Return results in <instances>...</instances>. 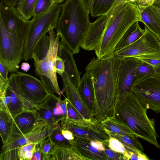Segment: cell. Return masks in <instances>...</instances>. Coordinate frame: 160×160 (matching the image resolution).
<instances>
[{"label":"cell","mask_w":160,"mask_h":160,"mask_svg":"<svg viewBox=\"0 0 160 160\" xmlns=\"http://www.w3.org/2000/svg\"><path fill=\"white\" fill-rule=\"evenodd\" d=\"M60 125L62 129L70 131L74 137L100 142L108 147L110 136L101 122L94 117L78 119L63 117Z\"/></svg>","instance_id":"8992f818"},{"label":"cell","mask_w":160,"mask_h":160,"mask_svg":"<svg viewBox=\"0 0 160 160\" xmlns=\"http://www.w3.org/2000/svg\"><path fill=\"white\" fill-rule=\"evenodd\" d=\"M83 160L70 147L54 146L45 160Z\"/></svg>","instance_id":"cb8c5ba5"},{"label":"cell","mask_w":160,"mask_h":160,"mask_svg":"<svg viewBox=\"0 0 160 160\" xmlns=\"http://www.w3.org/2000/svg\"><path fill=\"white\" fill-rule=\"evenodd\" d=\"M38 144L42 153V160H44L48 154H49L55 146L48 137L40 140Z\"/></svg>","instance_id":"d590c367"},{"label":"cell","mask_w":160,"mask_h":160,"mask_svg":"<svg viewBox=\"0 0 160 160\" xmlns=\"http://www.w3.org/2000/svg\"><path fill=\"white\" fill-rule=\"evenodd\" d=\"M14 122V118L9 112L0 108V134L3 144L10 136Z\"/></svg>","instance_id":"d4e9b609"},{"label":"cell","mask_w":160,"mask_h":160,"mask_svg":"<svg viewBox=\"0 0 160 160\" xmlns=\"http://www.w3.org/2000/svg\"><path fill=\"white\" fill-rule=\"evenodd\" d=\"M65 0H53L55 4H61Z\"/></svg>","instance_id":"680465c9"},{"label":"cell","mask_w":160,"mask_h":160,"mask_svg":"<svg viewBox=\"0 0 160 160\" xmlns=\"http://www.w3.org/2000/svg\"><path fill=\"white\" fill-rule=\"evenodd\" d=\"M132 91L145 108L160 112V73L137 80Z\"/></svg>","instance_id":"ba28073f"},{"label":"cell","mask_w":160,"mask_h":160,"mask_svg":"<svg viewBox=\"0 0 160 160\" xmlns=\"http://www.w3.org/2000/svg\"><path fill=\"white\" fill-rule=\"evenodd\" d=\"M54 66L56 72L60 76L64 72V63L63 59L57 56L54 61Z\"/></svg>","instance_id":"ab89813d"},{"label":"cell","mask_w":160,"mask_h":160,"mask_svg":"<svg viewBox=\"0 0 160 160\" xmlns=\"http://www.w3.org/2000/svg\"><path fill=\"white\" fill-rule=\"evenodd\" d=\"M8 80L9 86L6 94L10 96L11 102L8 107V109L14 118L24 110V105L18 86L16 73L11 74Z\"/></svg>","instance_id":"d6986e66"},{"label":"cell","mask_w":160,"mask_h":160,"mask_svg":"<svg viewBox=\"0 0 160 160\" xmlns=\"http://www.w3.org/2000/svg\"><path fill=\"white\" fill-rule=\"evenodd\" d=\"M156 72L153 66L145 62L142 61L136 70L137 80L152 75Z\"/></svg>","instance_id":"e575fe53"},{"label":"cell","mask_w":160,"mask_h":160,"mask_svg":"<svg viewBox=\"0 0 160 160\" xmlns=\"http://www.w3.org/2000/svg\"><path fill=\"white\" fill-rule=\"evenodd\" d=\"M116 0H94L90 14L92 17L107 14L113 8Z\"/></svg>","instance_id":"83f0119b"},{"label":"cell","mask_w":160,"mask_h":160,"mask_svg":"<svg viewBox=\"0 0 160 160\" xmlns=\"http://www.w3.org/2000/svg\"><path fill=\"white\" fill-rule=\"evenodd\" d=\"M36 0H20L16 8L21 16L28 20L33 15L34 5Z\"/></svg>","instance_id":"f1b7e54d"},{"label":"cell","mask_w":160,"mask_h":160,"mask_svg":"<svg viewBox=\"0 0 160 160\" xmlns=\"http://www.w3.org/2000/svg\"><path fill=\"white\" fill-rule=\"evenodd\" d=\"M14 121L12 133L7 141L29 134L48 124L34 110L22 111L14 118Z\"/></svg>","instance_id":"4fadbf2b"},{"label":"cell","mask_w":160,"mask_h":160,"mask_svg":"<svg viewBox=\"0 0 160 160\" xmlns=\"http://www.w3.org/2000/svg\"><path fill=\"white\" fill-rule=\"evenodd\" d=\"M60 108L62 113L63 116V117L67 118V112L65 99H64V100H62L61 103Z\"/></svg>","instance_id":"7dc6e473"},{"label":"cell","mask_w":160,"mask_h":160,"mask_svg":"<svg viewBox=\"0 0 160 160\" xmlns=\"http://www.w3.org/2000/svg\"><path fill=\"white\" fill-rule=\"evenodd\" d=\"M20 0H1L3 4L7 6H14Z\"/></svg>","instance_id":"681fc988"},{"label":"cell","mask_w":160,"mask_h":160,"mask_svg":"<svg viewBox=\"0 0 160 160\" xmlns=\"http://www.w3.org/2000/svg\"><path fill=\"white\" fill-rule=\"evenodd\" d=\"M138 160H148L149 159L148 158L145 153H139L138 154Z\"/></svg>","instance_id":"9f6ffc18"},{"label":"cell","mask_w":160,"mask_h":160,"mask_svg":"<svg viewBox=\"0 0 160 160\" xmlns=\"http://www.w3.org/2000/svg\"><path fill=\"white\" fill-rule=\"evenodd\" d=\"M157 0H140L138 3V5L147 6L152 4L153 2Z\"/></svg>","instance_id":"f907efd6"},{"label":"cell","mask_w":160,"mask_h":160,"mask_svg":"<svg viewBox=\"0 0 160 160\" xmlns=\"http://www.w3.org/2000/svg\"><path fill=\"white\" fill-rule=\"evenodd\" d=\"M107 131L110 137L118 139L128 150L133 152L137 155L139 153H144V149L137 136H128L108 131Z\"/></svg>","instance_id":"484cf974"},{"label":"cell","mask_w":160,"mask_h":160,"mask_svg":"<svg viewBox=\"0 0 160 160\" xmlns=\"http://www.w3.org/2000/svg\"><path fill=\"white\" fill-rule=\"evenodd\" d=\"M144 34L138 39L114 54L123 58L142 55H160V41L145 26Z\"/></svg>","instance_id":"30bf717a"},{"label":"cell","mask_w":160,"mask_h":160,"mask_svg":"<svg viewBox=\"0 0 160 160\" xmlns=\"http://www.w3.org/2000/svg\"><path fill=\"white\" fill-rule=\"evenodd\" d=\"M122 59L114 54L93 57L86 67L94 88V118L100 122L115 115L119 97L117 91L118 72Z\"/></svg>","instance_id":"6da1fadb"},{"label":"cell","mask_w":160,"mask_h":160,"mask_svg":"<svg viewBox=\"0 0 160 160\" xmlns=\"http://www.w3.org/2000/svg\"><path fill=\"white\" fill-rule=\"evenodd\" d=\"M51 141L55 146L61 147H70L69 141L62 133L60 123L57 124L48 135Z\"/></svg>","instance_id":"f546056e"},{"label":"cell","mask_w":160,"mask_h":160,"mask_svg":"<svg viewBox=\"0 0 160 160\" xmlns=\"http://www.w3.org/2000/svg\"><path fill=\"white\" fill-rule=\"evenodd\" d=\"M19 149L2 152L0 155V160H20L18 151Z\"/></svg>","instance_id":"8d00e7d4"},{"label":"cell","mask_w":160,"mask_h":160,"mask_svg":"<svg viewBox=\"0 0 160 160\" xmlns=\"http://www.w3.org/2000/svg\"><path fill=\"white\" fill-rule=\"evenodd\" d=\"M147 110L132 92L120 96L115 115L125 123L138 138L160 150L155 120L148 117Z\"/></svg>","instance_id":"7a4b0ae2"},{"label":"cell","mask_w":160,"mask_h":160,"mask_svg":"<svg viewBox=\"0 0 160 160\" xmlns=\"http://www.w3.org/2000/svg\"><path fill=\"white\" fill-rule=\"evenodd\" d=\"M157 72L160 73V65L155 69Z\"/></svg>","instance_id":"91938a15"},{"label":"cell","mask_w":160,"mask_h":160,"mask_svg":"<svg viewBox=\"0 0 160 160\" xmlns=\"http://www.w3.org/2000/svg\"><path fill=\"white\" fill-rule=\"evenodd\" d=\"M0 62L11 73H18L23 59L26 38L9 34L0 21Z\"/></svg>","instance_id":"52a82bcc"},{"label":"cell","mask_w":160,"mask_h":160,"mask_svg":"<svg viewBox=\"0 0 160 160\" xmlns=\"http://www.w3.org/2000/svg\"><path fill=\"white\" fill-rule=\"evenodd\" d=\"M62 133L64 138L68 140H73L74 138L72 133L68 130L62 129Z\"/></svg>","instance_id":"bcb514c9"},{"label":"cell","mask_w":160,"mask_h":160,"mask_svg":"<svg viewBox=\"0 0 160 160\" xmlns=\"http://www.w3.org/2000/svg\"><path fill=\"white\" fill-rule=\"evenodd\" d=\"M48 32L50 38V45L46 57L48 67L49 77L53 84L55 93L58 95H60L62 92L58 84L57 72L54 66V61L55 58L57 56L59 41L61 37L58 33L57 32L55 35V33L52 26L49 27Z\"/></svg>","instance_id":"ac0fdd59"},{"label":"cell","mask_w":160,"mask_h":160,"mask_svg":"<svg viewBox=\"0 0 160 160\" xmlns=\"http://www.w3.org/2000/svg\"><path fill=\"white\" fill-rule=\"evenodd\" d=\"M55 4L53 0H36L33 7V17L45 13Z\"/></svg>","instance_id":"d6a6232c"},{"label":"cell","mask_w":160,"mask_h":160,"mask_svg":"<svg viewBox=\"0 0 160 160\" xmlns=\"http://www.w3.org/2000/svg\"><path fill=\"white\" fill-rule=\"evenodd\" d=\"M32 142L28 138V136L24 135L18 138L8 140L2 148V152L19 149L22 147Z\"/></svg>","instance_id":"1f68e13d"},{"label":"cell","mask_w":160,"mask_h":160,"mask_svg":"<svg viewBox=\"0 0 160 160\" xmlns=\"http://www.w3.org/2000/svg\"><path fill=\"white\" fill-rule=\"evenodd\" d=\"M150 6L155 15L160 20V8L154 4Z\"/></svg>","instance_id":"c3c4849f"},{"label":"cell","mask_w":160,"mask_h":160,"mask_svg":"<svg viewBox=\"0 0 160 160\" xmlns=\"http://www.w3.org/2000/svg\"></svg>","instance_id":"6125c7cd"},{"label":"cell","mask_w":160,"mask_h":160,"mask_svg":"<svg viewBox=\"0 0 160 160\" xmlns=\"http://www.w3.org/2000/svg\"><path fill=\"white\" fill-rule=\"evenodd\" d=\"M142 62L134 57L123 58L118 71L117 82V91L119 97L132 92L133 86L137 80L136 70Z\"/></svg>","instance_id":"7c38bea8"},{"label":"cell","mask_w":160,"mask_h":160,"mask_svg":"<svg viewBox=\"0 0 160 160\" xmlns=\"http://www.w3.org/2000/svg\"><path fill=\"white\" fill-rule=\"evenodd\" d=\"M57 22V32L73 54H78L91 22L82 0H66Z\"/></svg>","instance_id":"3957f363"},{"label":"cell","mask_w":160,"mask_h":160,"mask_svg":"<svg viewBox=\"0 0 160 160\" xmlns=\"http://www.w3.org/2000/svg\"><path fill=\"white\" fill-rule=\"evenodd\" d=\"M113 9L91 23L84 37L81 48L88 51L95 50L99 43Z\"/></svg>","instance_id":"5bb4252c"},{"label":"cell","mask_w":160,"mask_h":160,"mask_svg":"<svg viewBox=\"0 0 160 160\" xmlns=\"http://www.w3.org/2000/svg\"><path fill=\"white\" fill-rule=\"evenodd\" d=\"M138 2L139 0H116L112 9L118 5L124 2H129L132 3H136L138 4Z\"/></svg>","instance_id":"816d5d0a"},{"label":"cell","mask_w":160,"mask_h":160,"mask_svg":"<svg viewBox=\"0 0 160 160\" xmlns=\"http://www.w3.org/2000/svg\"><path fill=\"white\" fill-rule=\"evenodd\" d=\"M100 122L107 131L128 136H137L125 123L115 115Z\"/></svg>","instance_id":"44dd1931"},{"label":"cell","mask_w":160,"mask_h":160,"mask_svg":"<svg viewBox=\"0 0 160 160\" xmlns=\"http://www.w3.org/2000/svg\"><path fill=\"white\" fill-rule=\"evenodd\" d=\"M50 45V37L46 34L38 42L34 48L33 52L36 53L40 60L43 59L48 54Z\"/></svg>","instance_id":"4dcf8cb0"},{"label":"cell","mask_w":160,"mask_h":160,"mask_svg":"<svg viewBox=\"0 0 160 160\" xmlns=\"http://www.w3.org/2000/svg\"><path fill=\"white\" fill-rule=\"evenodd\" d=\"M34 152L35 150L25 153L24 155L23 160H31Z\"/></svg>","instance_id":"f5cc1de1"},{"label":"cell","mask_w":160,"mask_h":160,"mask_svg":"<svg viewBox=\"0 0 160 160\" xmlns=\"http://www.w3.org/2000/svg\"><path fill=\"white\" fill-rule=\"evenodd\" d=\"M9 86V81H6L0 75V101H2L6 96Z\"/></svg>","instance_id":"b9f144b4"},{"label":"cell","mask_w":160,"mask_h":160,"mask_svg":"<svg viewBox=\"0 0 160 160\" xmlns=\"http://www.w3.org/2000/svg\"><path fill=\"white\" fill-rule=\"evenodd\" d=\"M8 69L2 62H0V75H1L5 80L8 81H9L8 78Z\"/></svg>","instance_id":"ee69618b"},{"label":"cell","mask_w":160,"mask_h":160,"mask_svg":"<svg viewBox=\"0 0 160 160\" xmlns=\"http://www.w3.org/2000/svg\"><path fill=\"white\" fill-rule=\"evenodd\" d=\"M113 8L102 38L94 50L97 58L114 54L116 45L128 29L135 22H142L137 4L124 2Z\"/></svg>","instance_id":"277c9868"},{"label":"cell","mask_w":160,"mask_h":160,"mask_svg":"<svg viewBox=\"0 0 160 160\" xmlns=\"http://www.w3.org/2000/svg\"><path fill=\"white\" fill-rule=\"evenodd\" d=\"M130 159L132 160H138V155L133 152L128 150Z\"/></svg>","instance_id":"11a10c76"},{"label":"cell","mask_w":160,"mask_h":160,"mask_svg":"<svg viewBox=\"0 0 160 160\" xmlns=\"http://www.w3.org/2000/svg\"><path fill=\"white\" fill-rule=\"evenodd\" d=\"M73 53L61 40L59 42L57 56L63 59L64 63V72L72 84L78 88L82 73L78 70L73 58Z\"/></svg>","instance_id":"e0dca14e"},{"label":"cell","mask_w":160,"mask_h":160,"mask_svg":"<svg viewBox=\"0 0 160 160\" xmlns=\"http://www.w3.org/2000/svg\"><path fill=\"white\" fill-rule=\"evenodd\" d=\"M39 142H31L21 147L19 149L18 151L20 160H23L24 155L26 152L35 150L36 147Z\"/></svg>","instance_id":"f35d334b"},{"label":"cell","mask_w":160,"mask_h":160,"mask_svg":"<svg viewBox=\"0 0 160 160\" xmlns=\"http://www.w3.org/2000/svg\"><path fill=\"white\" fill-rule=\"evenodd\" d=\"M30 68V64L28 62H23L21 65V69L24 71L27 72Z\"/></svg>","instance_id":"db71d44e"},{"label":"cell","mask_w":160,"mask_h":160,"mask_svg":"<svg viewBox=\"0 0 160 160\" xmlns=\"http://www.w3.org/2000/svg\"><path fill=\"white\" fill-rule=\"evenodd\" d=\"M94 0H82L85 8L89 14L91 12Z\"/></svg>","instance_id":"f6af8a7d"},{"label":"cell","mask_w":160,"mask_h":160,"mask_svg":"<svg viewBox=\"0 0 160 160\" xmlns=\"http://www.w3.org/2000/svg\"><path fill=\"white\" fill-rule=\"evenodd\" d=\"M77 90L85 104L93 113L94 89L92 79L87 72L80 79Z\"/></svg>","instance_id":"ffe728a7"},{"label":"cell","mask_w":160,"mask_h":160,"mask_svg":"<svg viewBox=\"0 0 160 160\" xmlns=\"http://www.w3.org/2000/svg\"><path fill=\"white\" fill-rule=\"evenodd\" d=\"M68 140L70 147L83 160H110L104 151H99L92 147L91 140L88 139L74 137Z\"/></svg>","instance_id":"2e32d148"},{"label":"cell","mask_w":160,"mask_h":160,"mask_svg":"<svg viewBox=\"0 0 160 160\" xmlns=\"http://www.w3.org/2000/svg\"><path fill=\"white\" fill-rule=\"evenodd\" d=\"M0 21L9 33L26 38L30 21L23 18L14 6L0 2Z\"/></svg>","instance_id":"8fae6325"},{"label":"cell","mask_w":160,"mask_h":160,"mask_svg":"<svg viewBox=\"0 0 160 160\" xmlns=\"http://www.w3.org/2000/svg\"><path fill=\"white\" fill-rule=\"evenodd\" d=\"M142 22L150 31L154 33L160 41V20L155 15L150 5H138Z\"/></svg>","instance_id":"7402d4cb"},{"label":"cell","mask_w":160,"mask_h":160,"mask_svg":"<svg viewBox=\"0 0 160 160\" xmlns=\"http://www.w3.org/2000/svg\"></svg>","instance_id":"94428289"},{"label":"cell","mask_w":160,"mask_h":160,"mask_svg":"<svg viewBox=\"0 0 160 160\" xmlns=\"http://www.w3.org/2000/svg\"><path fill=\"white\" fill-rule=\"evenodd\" d=\"M66 97L76 110L82 118L89 119L94 114L88 108L81 97L77 88L64 72L61 76Z\"/></svg>","instance_id":"9a60e30c"},{"label":"cell","mask_w":160,"mask_h":160,"mask_svg":"<svg viewBox=\"0 0 160 160\" xmlns=\"http://www.w3.org/2000/svg\"><path fill=\"white\" fill-rule=\"evenodd\" d=\"M61 4H55L48 12L41 15L33 17L30 21L28 33L24 43L23 60L32 58L35 47L39 40L48 32L52 26L57 28V22L62 7Z\"/></svg>","instance_id":"5b68a950"},{"label":"cell","mask_w":160,"mask_h":160,"mask_svg":"<svg viewBox=\"0 0 160 160\" xmlns=\"http://www.w3.org/2000/svg\"><path fill=\"white\" fill-rule=\"evenodd\" d=\"M34 110L48 126H53L59 123L57 122L54 118L52 109L47 99L41 104L36 106Z\"/></svg>","instance_id":"4316f807"},{"label":"cell","mask_w":160,"mask_h":160,"mask_svg":"<svg viewBox=\"0 0 160 160\" xmlns=\"http://www.w3.org/2000/svg\"><path fill=\"white\" fill-rule=\"evenodd\" d=\"M67 112V118L73 119H82L78 112L66 97L65 98Z\"/></svg>","instance_id":"74e56055"},{"label":"cell","mask_w":160,"mask_h":160,"mask_svg":"<svg viewBox=\"0 0 160 160\" xmlns=\"http://www.w3.org/2000/svg\"><path fill=\"white\" fill-rule=\"evenodd\" d=\"M90 143L92 147L98 151H104L105 150V146L100 142L91 140Z\"/></svg>","instance_id":"7bdbcfd3"},{"label":"cell","mask_w":160,"mask_h":160,"mask_svg":"<svg viewBox=\"0 0 160 160\" xmlns=\"http://www.w3.org/2000/svg\"><path fill=\"white\" fill-rule=\"evenodd\" d=\"M106 148V147H105ZM104 152L107 156L113 160H124V156L122 154L114 151L108 147L105 148Z\"/></svg>","instance_id":"60d3db41"},{"label":"cell","mask_w":160,"mask_h":160,"mask_svg":"<svg viewBox=\"0 0 160 160\" xmlns=\"http://www.w3.org/2000/svg\"><path fill=\"white\" fill-rule=\"evenodd\" d=\"M145 32V30L140 27L138 22L134 23L126 31L118 42L115 52L134 42L140 38Z\"/></svg>","instance_id":"603a6c76"},{"label":"cell","mask_w":160,"mask_h":160,"mask_svg":"<svg viewBox=\"0 0 160 160\" xmlns=\"http://www.w3.org/2000/svg\"><path fill=\"white\" fill-rule=\"evenodd\" d=\"M17 84L22 101L37 106L50 94L42 82L29 74L16 73Z\"/></svg>","instance_id":"9c48e42d"},{"label":"cell","mask_w":160,"mask_h":160,"mask_svg":"<svg viewBox=\"0 0 160 160\" xmlns=\"http://www.w3.org/2000/svg\"><path fill=\"white\" fill-rule=\"evenodd\" d=\"M153 4L156 5L158 6L160 8V0H156L153 2Z\"/></svg>","instance_id":"6f0895ef"},{"label":"cell","mask_w":160,"mask_h":160,"mask_svg":"<svg viewBox=\"0 0 160 160\" xmlns=\"http://www.w3.org/2000/svg\"><path fill=\"white\" fill-rule=\"evenodd\" d=\"M108 147L112 150L123 154L124 156V160L130 159L128 150L117 138L110 137L109 140Z\"/></svg>","instance_id":"836d02e7"}]
</instances>
